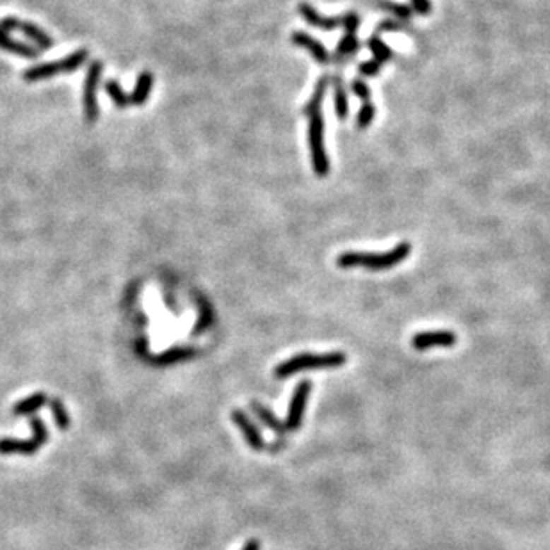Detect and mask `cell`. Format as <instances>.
<instances>
[{"label": "cell", "instance_id": "23", "mask_svg": "<svg viewBox=\"0 0 550 550\" xmlns=\"http://www.w3.org/2000/svg\"><path fill=\"white\" fill-rule=\"evenodd\" d=\"M358 50V40L356 34H346L340 41L339 48H337V56H351L353 52Z\"/></svg>", "mask_w": 550, "mask_h": 550}, {"label": "cell", "instance_id": "1", "mask_svg": "<svg viewBox=\"0 0 550 550\" xmlns=\"http://www.w3.org/2000/svg\"><path fill=\"white\" fill-rule=\"evenodd\" d=\"M411 253L410 242H399L397 246L392 247L390 252L385 253H360V252H344L337 259V266L342 269H351V267H365L370 271H387L397 264L404 262Z\"/></svg>", "mask_w": 550, "mask_h": 550}, {"label": "cell", "instance_id": "30", "mask_svg": "<svg viewBox=\"0 0 550 550\" xmlns=\"http://www.w3.org/2000/svg\"><path fill=\"white\" fill-rule=\"evenodd\" d=\"M242 550H260V543L257 539H250V542L244 545Z\"/></svg>", "mask_w": 550, "mask_h": 550}, {"label": "cell", "instance_id": "9", "mask_svg": "<svg viewBox=\"0 0 550 550\" xmlns=\"http://www.w3.org/2000/svg\"><path fill=\"white\" fill-rule=\"evenodd\" d=\"M458 340V337L452 332H445V329H440V332H421L411 339V346L417 351H426V349H431V347H452Z\"/></svg>", "mask_w": 550, "mask_h": 550}, {"label": "cell", "instance_id": "29", "mask_svg": "<svg viewBox=\"0 0 550 550\" xmlns=\"http://www.w3.org/2000/svg\"><path fill=\"white\" fill-rule=\"evenodd\" d=\"M380 30H403V25L394 22H383L380 23Z\"/></svg>", "mask_w": 550, "mask_h": 550}, {"label": "cell", "instance_id": "24", "mask_svg": "<svg viewBox=\"0 0 550 550\" xmlns=\"http://www.w3.org/2000/svg\"><path fill=\"white\" fill-rule=\"evenodd\" d=\"M380 8L387 9L388 13H392V15H395L397 18H401V20H410L411 18L410 8H406V6H403V4H395V2H390V0H383V2H380Z\"/></svg>", "mask_w": 550, "mask_h": 550}, {"label": "cell", "instance_id": "13", "mask_svg": "<svg viewBox=\"0 0 550 550\" xmlns=\"http://www.w3.org/2000/svg\"><path fill=\"white\" fill-rule=\"evenodd\" d=\"M0 48L6 50V52H13L18 57H25V59H36L40 56V50L33 45L22 43V41H16L15 37L9 36L6 30L0 29Z\"/></svg>", "mask_w": 550, "mask_h": 550}, {"label": "cell", "instance_id": "2", "mask_svg": "<svg viewBox=\"0 0 550 550\" xmlns=\"http://www.w3.org/2000/svg\"><path fill=\"white\" fill-rule=\"evenodd\" d=\"M346 355L340 351L324 353V355H312V353H301L292 358L285 360L274 369V378L283 380V378L294 376L303 370H319V369H335L346 363Z\"/></svg>", "mask_w": 550, "mask_h": 550}, {"label": "cell", "instance_id": "7", "mask_svg": "<svg viewBox=\"0 0 550 550\" xmlns=\"http://www.w3.org/2000/svg\"><path fill=\"white\" fill-rule=\"evenodd\" d=\"M0 29L6 30V33L8 30H20L33 43H36L37 50H50L54 47V40L45 30H41L40 27L30 22H22V20L15 18V16H8V18L0 20Z\"/></svg>", "mask_w": 550, "mask_h": 550}, {"label": "cell", "instance_id": "11", "mask_svg": "<svg viewBox=\"0 0 550 550\" xmlns=\"http://www.w3.org/2000/svg\"><path fill=\"white\" fill-rule=\"evenodd\" d=\"M292 43L298 45V47H301V48H305V50H308V52H310V56L314 57L317 63L328 64L329 61H332L328 50H326V48L322 47V45L319 43L315 37L308 36L307 33H301V30H299V33L292 34Z\"/></svg>", "mask_w": 550, "mask_h": 550}, {"label": "cell", "instance_id": "27", "mask_svg": "<svg viewBox=\"0 0 550 550\" xmlns=\"http://www.w3.org/2000/svg\"><path fill=\"white\" fill-rule=\"evenodd\" d=\"M351 89L363 100V102H369L370 100V88L362 81H353Z\"/></svg>", "mask_w": 550, "mask_h": 550}, {"label": "cell", "instance_id": "20", "mask_svg": "<svg viewBox=\"0 0 550 550\" xmlns=\"http://www.w3.org/2000/svg\"><path fill=\"white\" fill-rule=\"evenodd\" d=\"M333 100H335V115L339 119H346L347 118V98H346V91H344L342 81H335L333 84Z\"/></svg>", "mask_w": 550, "mask_h": 550}, {"label": "cell", "instance_id": "19", "mask_svg": "<svg viewBox=\"0 0 550 550\" xmlns=\"http://www.w3.org/2000/svg\"><path fill=\"white\" fill-rule=\"evenodd\" d=\"M326 89H328V77H322L321 81H319L317 88H315L314 95H312L310 102H308L307 107H305V115L312 116L314 112L321 111V104H322V100H324Z\"/></svg>", "mask_w": 550, "mask_h": 550}, {"label": "cell", "instance_id": "8", "mask_svg": "<svg viewBox=\"0 0 550 550\" xmlns=\"http://www.w3.org/2000/svg\"><path fill=\"white\" fill-rule=\"evenodd\" d=\"M312 392V383L308 380H303L301 383L296 385L294 392H292V399L291 404H288V414H287V421H285V428L294 431V429H299L301 426V421H303L305 415V408H307V401L310 397Z\"/></svg>", "mask_w": 550, "mask_h": 550}, {"label": "cell", "instance_id": "6", "mask_svg": "<svg viewBox=\"0 0 550 550\" xmlns=\"http://www.w3.org/2000/svg\"><path fill=\"white\" fill-rule=\"evenodd\" d=\"M102 71H104V64L102 61H95L89 66L88 75H86L84 82V91H82V104H84V116L88 123H95L98 119V84L100 77H102Z\"/></svg>", "mask_w": 550, "mask_h": 550}, {"label": "cell", "instance_id": "4", "mask_svg": "<svg viewBox=\"0 0 550 550\" xmlns=\"http://www.w3.org/2000/svg\"><path fill=\"white\" fill-rule=\"evenodd\" d=\"M308 123V146H310L312 156V166L317 177L324 178L329 173V159L326 153L324 146V118H322L321 111L314 112Z\"/></svg>", "mask_w": 550, "mask_h": 550}, {"label": "cell", "instance_id": "21", "mask_svg": "<svg viewBox=\"0 0 550 550\" xmlns=\"http://www.w3.org/2000/svg\"><path fill=\"white\" fill-rule=\"evenodd\" d=\"M369 48H370V52H373L374 59H376L378 63L383 64V63H387L388 59H392V50L378 36L370 37Z\"/></svg>", "mask_w": 550, "mask_h": 550}, {"label": "cell", "instance_id": "18", "mask_svg": "<svg viewBox=\"0 0 550 550\" xmlns=\"http://www.w3.org/2000/svg\"><path fill=\"white\" fill-rule=\"evenodd\" d=\"M105 93L111 96V100L115 102L116 105H118L119 109H125V107H129L130 104H132V102H130V96L127 95L125 91H123V88L119 86L118 81L105 82Z\"/></svg>", "mask_w": 550, "mask_h": 550}, {"label": "cell", "instance_id": "15", "mask_svg": "<svg viewBox=\"0 0 550 550\" xmlns=\"http://www.w3.org/2000/svg\"><path fill=\"white\" fill-rule=\"evenodd\" d=\"M45 404H47V394H45V392H36V394H33L30 397L18 401L13 411H15V415H18V417H22V415H33L34 411H37L41 406H45Z\"/></svg>", "mask_w": 550, "mask_h": 550}, {"label": "cell", "instance_id": "25", "mask_svg": "<svg viewBox=\"0 0 550 550\" xmlns=\"http://www.w3.org/2000/svg\"><path fill=\"white\" fill-rule=\"evenodd\" d=\"M342 25L346 27L347 34H356V30H358V25H360L358 15H356V13H347V15L342 18Z\"/></svg>", "mask_w": 550, "mask_h": 550}, {"label": "cell", "instance_id": "14", "mask_svg": "<svg viewBox=\"0 0 550 550\" xmlns=\"http://www.w3.org/2000/svg\"><path fill=\"white\" fill-rule=\"evenodd\" d=\"M153 86V75L150 71H143L137 77L136 86H134L132 96H130V102L136 105H143L146 104L148 96H150V91H152Z\"/></svg>", "mask_w": 550, "mask_h": 550}, {"label": "cell", "instance_id": "16", "mask_svg": "<svg viewBox=\"0 0 550 550\" xmlns=\"http://www.w3.org/2000/svg\"><path fill=\"white\" fill-rule=\"evenodd\" d=\"M252 410L255 411L257 417H259L260 421L264 422V426H266V428L273 429V431L276 433V435H281V436L285 435V431H287L285 424H281V422L278 421V419L274 417V415L271 414V411L267 410L266 406H262V404H260V403H255V401H253V403H252Z\"/></svg>", "mask_w": 550, "mask_h": 550}, {"label": "cell", "instance_id": "17", "mask_svg": "<svg viewBox=\"0 0 550 550\" xmlns=\"http://www.w3.org/2000/svg\"><path fill=\"white\" fill-rule=\"evenodd\" d=\"M50 410H52V417H54V422H56L57 429H61V431H66L68 428H70V415H68L66 408H64L63 401L57 397H54L52 401H50Z\"/></svg>", "mask_w": 550, "mask_h": 550}, {"label": "cell", "instance_id": "22", "mask_svg": "<svg viewBox=\"0 0 550 550\" xmlns=\"http://www.w3.org/2000/svg\"><path fill=\"white\" fill-rule=\"evenodd\" d=\"M374 116H376V107H374L370 102H365V104L362 105V109H360L358 116H356V125H358V129H367V127L373 123Z\"/></svg>", "mask_w": 550, "mask_h": 550}, {"label": "cell", "instance_id": "10", "mask_svg": "<svg viewBox=\"0 0 550 550\" xmlns=\"http://www.w3.org/2000/svg\"><path fill=\"white\" fill-rule=\"evenodd\" d=\"M232 421L235 422L237 428L242 431L244 440L247 442V445L252 447V449H255V451H262L264 447H266V443H264L262 435H260L259 429L255 428V424L250 421V417H247L242 410H233Z\"/></svg>", "mask_w": 550, "mask_h": 550}, {"label": "cell", "instance_id": "26", "mask_svg": "<svg viewBox=\"0 0 550 550\" xmlns=\"http://www.w3.org/2000/svg\"><path fill=\"white\" fill-rule=\"evenodd\" d=\"M380 70H381V63H378L376 59L360 64V74L365 75V77H374V75L380 74Z\"/></svg>", "mask_w": 550, "mask_h": 550}, {"label": "cell", "instance_id": "3", "mask_svg": "<svg viewBox=\"0 0 550 550\" xmlns=\"http://www.w3.org/2000/svg\"><path fill=\"white\" fill-rule=\"evenodd\" d=\"M88 56H89L88 50H86V48H81V50L70 54V56H66L61 61H50V63L37 64V66L29 68V70L23 74V81L37 82V81H45V78L56 77V75H61V74H74V71H77L78 68L86 63Z\"/></svg>", "mask_w": 550, "mask_h": 550}, {"label": "cell", "instance_id": "28", "mask_svg": "<svg viewBox=\"0 0 550 550\" xmlns=\"http://www.w3.org/2000/svg\"><path fill=\"white\" fill-rule=\"evenodd\" d=\"M410 2H411V6H414L415 13H419V15L428 16L429 13H431L433 6L429 0H410Z\"/></svg>", "mask_w": 550, "mask_h": 550}, {"label": "cell", "instance_id": "5", "mask_svg": "<svg viewBox=\"0 0 550 550\" xmlns=\"http://www.w3.org/2000/svg\"><path fill=\"white\" fill-rule=\"evenodd\" d=\"M30 428H33V438H0V455H23L33 456L34 452L40 451L41 447L47 443L48 431L45 428V422L41 419H30Z\"/></svg>", "mask_w": 550, "mask_h": 550}, {"label": "cell", "instance_id": "12", "mask_svg": "<svg viewBox=\"0 0 550 550\" xmlns=\"http://www.w3.org/2000/svg\"><path fill=\"white\" fill-rule=\"evenodd\" d=\"M298 11L310 25L317 27V29L321 30H333L339 25H342V18H326V16L319 15L317 9L308 4V2H301V4L298 6Z\"/></svg>", "mask_w": 550, "mask_h": 550}]
</instances>
